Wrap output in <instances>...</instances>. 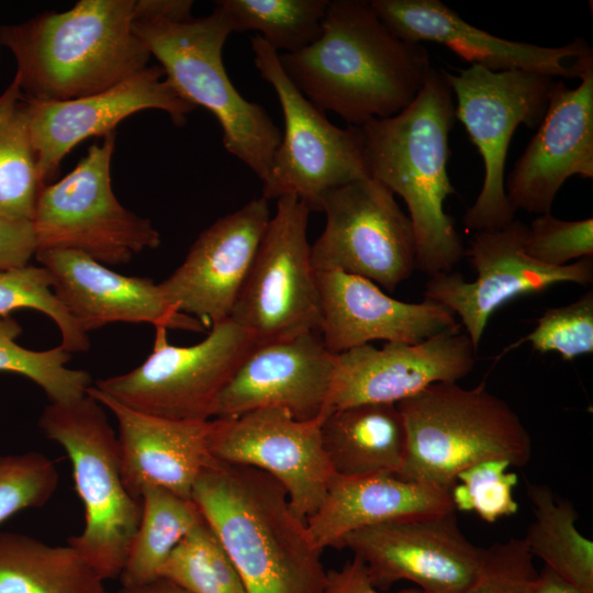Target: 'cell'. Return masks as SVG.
I'll list each match as a JSON object with an SVG mask.
<instances>
[{
  "label": "cell",
  "mask_w": 593,
  "mask_h": 593,
  "mask_svg": "<svg viewBox=\"0 0 593 593\" xmlns=\"http://www.w3.org/2000/svg\"><path fill=\"white\" fill-rule=\"evenodd\" d=\"M279 60L311 103L354 126L401 112L433 68L427 49L395 36L367 0H329L320 37Z\"/></svg>",
  "instance_id": "cell-1"
},
{
  "label": "cell",
  "mask_w": 593,
  "mask_h": 593,
  "mask_svg": "<svg viewBox=\"0 0 593 593\" xmlns=\"http://www.w3.org/2000/svg\"><path fill=\"white\" fill-rule=\"evenodd\" d=\"M246 593H325L327 571L284 488L259 469L214 459L191 493Z\"/></svg>",
  "instance_id": "cell-2"
},
{
  "label": "cell",
  "mask_w": 593,
  "mask_h": 593,
  "mask_svg": "<svg viewBox=\"0 0 593 593\" xmlns=\"http://www.w3.org/2000/svg\"><path fill=\"white\" fill-rule=\"evenodd\" d=\"M455 101L444 70L434 67L413 102L398 114L360 126L367 170L409 210L416 269L451 272L465 257L462 238L444 202L456 194L448 176Z\"/></svg>",
  "instance_id": "cell-3"
},
{
  "label": "cell",
  "mask_w": 593,
  "mask_h": 593,
  "mask_svg": "<svg viewBox=\"0 0 593 593\" xmlns=\"http://www.w3.org/2000/svg\"><path fill=\"white\" fill-rule=\"evenodd\" d=\"M136 0H81L0 27L24 97L58 102L94 94L145 68L150 53L133 31Z\"/></svg>",
  "instance_id": "cell-4"
},
{
  "label": "cell",
  "mask_w": 593,
  "mask_h": 593,
  "mask_svg": "<svg viewBox=\"0 0 593 593\" xmlns=\"http://www.w3.org/2000/svg\"><path fill=\"white\" fill-rule=\"evenodd\" d=\"M407 436L400 478L450 490L462 470L491 459L524 467L530 435L516 412L484 382L466 389L433 383L396 403Z\"/></svg>",
  "instance_id": "cell-5"
},
{
  "label": "cell",
  "mask_w": 593,
  "mask_h": 593,
  "mask_svg": "<svg viewBox=\"0 0 593 593\" xmlns=\"http://www.w3.org/2000/svg\"><path fill=\"white\" fill-rule=\"evenodd\" d=\"M133 31L176 91L214 114L225 149L262 181L282 133L261 105L239 94L225 71L222 51L233 31L222 9L184 21L134 16Z\"/></svg>",
  "instance_id": "cell-6"
},
{
  "label": "cell",
  "mask_w": 593,
  "mask_h": 593,
  "mask_svg": "<svg viewBox=\"0 0 593 593\" xmlns=\"http://www.w3.org/2000/svg\"><path fill=\"white\" fill-rule=\"evenodd\" d=\"M38 425L59 444L72 469L85 524L68 545L104 581L123 569L142 515V502L126 490L118 435L103 406L88 393L69 403H48Z\"/></svg>",
  "instance_id": "cell-7"
},
{
  "label": "cell",
  "mask_w": 593,
  "mask_h": 593,
  "mask_svg": "<svg viewBox=\"0 0 593 593\" xmlns=\"http://www.w3.org/2000/svg\"><path fill=\"white\" fill-rule=\"evenodd\" d=\"M250 44L254 64L273 88L284 120V132L261 181V197H294L310 211H321L329 191L369 177L361 128L329 122L286 75L278 52L257 34Z\"/></svg>",
  "instance_id": "cell-8"
},
{
  "label": "cell",
  "mask_w": 593,
  "mask_h": 593,
  "mask_svg": "<svg viewBox=\"0 0 593 593\" xmlns=\"http://www.w3.org/2000/svg\"><path fill=\"white\" fill-rule=\"evenodd\" d=\"M444 75L456 97L455 116L465 126L484 166L480 193L465 212L463 224L475 233L502 228L516 214L507 199L504 178L511 139L521 124L538 127L556 81L540 72L493 71L479 65Z\"/></svg>",
  "instance_id": "cell-9"
},
{
  "label": "cell",
  "mask_w": 593,
  "mask_h": 593,
  "mask_svg": "<svg viewBox=\"0 0 593 593\" xmlns=\"http://www.w3.org/2000/svg\"><path fill=\"white\" fill-rule=\"evenodd\" d=\"M114 141V132L104 135L67 176L43 187L32 219L36 251L76 250L115 266L159 246L160 235L150 221L124 208L112 190Z\"/></svg>",
  "instance_id": "cell-10"
},
{
  "label": "cell",
  "mask_w": 593,
  "mask_h": 593,
  "mask_svg": "<svg viewBox=\"0 0 593 593\" xmlns=\"http://www.w3.org/2000/svg\"><path fill=\"white\" fill-rule=\"evenodd\" d=\"M250 335L227 318L191 346L168 342L167 328L155 327L152 353L133 370L97 381L99 391L121 404L171 419H213L216 401L255 347Z\"/></svg>",
  "instance_id": "cell-11"
},
{
  "label": "cell",
  "mask_w": 593,
  "mask_h": 593,
  "mask_svg": "<svg viewBox=\"0 0 593 593\" xmlns=\"http://www.w3.org/2000/svg\"><path fill=\"white\" fill-rule=\"evenodd\" d=\"M309 208L294 197L277 200L230 318L255 345L318 333L321 295L307 239Z\"/></svg>",
  "instance_id": "cell-12"
},
{
  "label": "cell",
  "mask_w": 593,
  "mask_h": 593,
  "mask_svg": "<svg viewBox=\"0 0 593 593\" xmlns=\"http://www.w3.org/2000/svg\"><path fill=\"white\" fill-rule=\"evenodd\" d=\"M323 232L311 245L315 271H342L393 292L416 269L411 220L394 194L366 177L329 191Z\"/></svg>",
  "instance_id": "cell-13"
},
{
  "label": "cell",
  "mask_w": 593,
  "mask_h": 593,
  "mask_svg": "<svg viewBox=\"0 0 593 593\" xmlns=\"http://www.w3.org/2000/svg\"><path fill=\"white\" fill-rule=\"evenodd\" d=\"M527 225L514 219L508 225L477 232L465 251L477 278L467 281L458 272L430 276L424 295L460 317L477 350L493 313L505 303L540 293L563 282L591 284L593 257L563 267L542 265L524 251Z\"/></svg>",
  "instance_id": "cell-14"
},
{
  "label": "cell",
  "mask_w": 593,
  "mask_h": 593,
  "mask_svg": "<svg viewBox=\"0 0 593 593\" xmlns=\"http://www.w3.org/2000/svg\"><path fill=\"white\" fill-rule=\"evenodd\" d=\"M343 548L363 562L376 589L406 580L424 593H463L483 551L462 534L455 512L365 527L346 536Z\"/></svg>",
  "instance_id": "cell-15"
},
{
  "label": "cell",
  "mask_w": 593,
  "mask_h": 593,
  "mask_svg": "<svg viewBox=\"0 0 593 593\" xmlns=\"http://www.w3.org/2000/svg\"><path fill=\"white\" fill-rule=\"evenodd\" d=\"M213 419L214 458L273 477L302 519L316 512L336 477L321 438L323 418L298 421L283 409L264 407Z\"/></svg>",
  "instance_id": "cell-16"
},
{
  "label": "cell",
  "mask_w": 593,
  "mask_h": 593,
  "mask_svg": "<svg viewBox=\"0 0 593 593\" xmlns=\"http://www.w3.org/2000/svg\"><path fill=\"white\" fill-rule=\"evenodd\" d=\"M461 324L417 344H370L335 355L326 414L361 404H396L437 382H458L475 363Z\"/></svg>",
  "instance_id": "cell-17"
},
{
  "label": "cell",
  "mask_w": 593,
  "mask_h": 593,
  "mask_svg": "<svg viewBox=\"0 0 593 593\" xmlns=\"http://www.w3.org/2000/svg\"><path fill=\"white\" fill-rule=\"evenodd\" d=\"M579 78L574 89L555 82L538 130L505 181L516 212L550 213L568 178H593V54L583 58Z\"/></svg>",
  "instance_id": "cell-18"
},
{
  "label": "cell",
  "mask_w": 593,
  "mask_h": 593,
  "mask_svg": "<svg viewBox=\"0 0 593 593\" xmlns=\"http://www.w3.org/2000/svg\"><path fill=\"white\" fill-rule=\"evenodd\" d=\"M270 217L268 200L260 197L217 219L158 283L166 300L206 329L230 318Z\"/></svg>",
  "instance_id": "cell-19"
},
{
  "label": "cell",
  "mask_w": 593,
  "mask_h": 593,
  "mask_svg": "<svg viewBox=\"0 0 593 593\" xmlns=\"http://www.w3.org/2000/svg\"><path fill=\"white\" fill-rule=\"evenodd\" d=\"M160 66L145 67L101 92L58 102L29 100V127L44 184L72 147L90 136H104L133 113L156 109L181 126L195 107L163 76Z\"/></svg>",
  "instance_id": "cell-20"
},
{
  "label": "cell",
  "mask_w": 593,
  "mask_h": 593,
  "mask_svg": "<svg viewBox=\"0 0 593 593\" xmlns=\"http://www.w3.org/2000/svg\"><path fill=\"white\" fill-rule=\"evenodd\" d=\"M335 371V355L318 333L256 345L221 392L213 418L279 407L298 421L326 414Z\"/></svg>",
  "instance_id": "cell-21"
},
{
  "label": "cell",
  "mask_w": 593,
  "mask_h": 593,
  "mask_svg": "<svg viewBox=\"0 0 593 593\" xmlns=\"http://www.w3.org/2000/svg\"><path fill=\"white\" fill-rule=\"evenodd\" d=\"M370 4L399 38L444 45L471 65L493 71L526 70L574 79L583 58L593 54L582 38L547 47L497 37L471 25L440 0H371Z\"/></svg>",
  "instance_id": "cell-22"
},
{
  "label": "cell",
  "mask_w": 593,
  "mask_h": 593,
  "mask_svg": "<svg viewBox=\"0 0 593 593\" xmlns=\"http://www.w3.org/2000/svg\"><path fill=\"white\" fill-rule=\"evenodd\" d=\"M53 278V291L85 333L112 323H147L201 333L197 318L176 310L150 278L118 273L89 256L68 249L35 254Z\"/></svg>",
  "instance_id": "cell-23"
},
{
  "label": "cell",
  "mask_w": 593,
  "mask_h": 593,
  "mask_svg": "<svg viewBox=\"0 0 593 593\" xmlns=\"http://www.w3.org/2000/svg\"><path fill=\"white\" fill-rule=\"evenodd\" d=\"M321 295L320 335L334 355L373 340L417 344L460 325L446 306L424 299L396 300L374 282L342 271H316Z\"/></svg>",
  "instance_id": "cell-24"
},
{
  "label": "cell",
  "mask_w": 593,
  "mask_h": 593,
  "mask_svg": "<svg viewBox=\"0 0 593 593\" xmlns=\"http://www.w3.org/2000/svg\"><path fill=\"white\" fill-rule=\"evenodd\" d=\"M87 393L118 422L121 471L128 493L139 499L146 486H159L191 499L198 478L215 459L211 452L214 419L165 418L132 410L93 385Z\"/></svg>",
  "instance_id": "cell-25"
},
{
  "label": "cell",
  "mask_w": 593,
  "mask_h": 593,
  "mask_svg": "<svg viewBox=\"0 0 593 593\" xmlns=\"http://www.w3.org/2000/svg\"><path fill=\"white\" fill-rule=\"evenodd\" d=\"M450 512L455 508L448 490L379 472L336 475L324 501L305 522L324 550L343 548L346 536L365 527Z\"/></svg>",
  "instance_id": "cell-26"
},
{
  "label": "cell",
  "mask_w": 593,
  "mask_h": 593,
  "mask_svg": "<svg viewBox=\"0 0 593 593\" xmlns=\"http://www.w3.org/2000/svg\"><path fill=\"white\" fill-rule=\"evenodd\" d=\"M320 430L337 477L399 475L403 469L407 436L396 404L361 403L332 411L323 417Z\"/></svg>",
  "instance_id": "cell-27"
},
{
  "label": "cell",
  "mask_w": 593,
  "mask_h": 593,
  "mask_svg": "<svg viewBox=\"0 0 593 593\" xmlns=\"http://www.w3.org/2000/svg\"><path fill=\"white\" fill-rule=\"evenodd\" d=\"M0 593H108L103 580L67 546L0 532Z\"/></svg>",
  "instance_id": "cell-28"
},
{
  "label": "cell",
  "mask_w": 593,
  "mask_h": 593,
  "mask_svg": "<svg viewBox=\"0 0 593 593\" xmlns=\"http://www.w3.org/2000/svg\"><path fill=\"white\" fill-rule=\"evenodd\" d=\"M142 515L120 573L122 588H137L161 578L179 542L204 518L191 499L159 486L141 494Z\"/></svg>",
  "instance_id": "cell-29"
},
{
  "label": "cell",
  "mask_w": 593,
  "mask_h": 593,
  "mask_svg": "<svg viewBox=\"0 0 593 593\" xmlns=\"http://www.w3.org/2000/svg\"><path fill=\"white\" fill-rule=\"evenodd\" d=\"M526 494L535 519L523 540L532 556L583 593H593V541L577 529L573 504L546 484L526 481Z\"/></svg>",
  "instance_id": "cell-30"
},
{
  "label": "cell",
  "mask_w": 593,
  "mask_h": 593,
  "mask_svg": "<svg viewBox=\"0 0 593 593\" xmlns=\"http://www.w3.org/2000/svg\"><path fill=\"white\" fill-rule=\"evenodd\" d=\"M45 184L29 127V100L15 79L0 94V215L32 221Z\"/></svg>",
  "instance_id": "cell-31"
},
{
  "label": "cell",
  "mask_w": 593,
  "mask_h": 593,
  "mask_svg": "<svg viewBox=\"0 0 593 593\" xmlns=\"http://www.w3.org/2000/svg\"><path fill=\"white\" fill-rule=\"evenodd\" d=\"M329 0H220L233 32L256 31L276 52L296 53L315 42Z\"/></svg>",
  "instance_id": "cell-32"
},
{
  "label": "cell",
  "mask_w": 593,
  "mask_h": 593,
  "mask_svg": "<svg viewBox=\"0 0 593 593\" xmlns=\"http://www.w3.org/2000/svg\"><path fill=\"white\" fill-rule=\"evenodd\" d=\"M22 327L11 315L0 316V371L26 377L43 389L51 403H69L83 398L91 387L87 371L66 365L70 354L60 346L32 350L16 343Z\"/></svg>",
  "instance_id": "cell-33"
},
{
  "label": "cell",
  "mask_w": 593,
  "mask_h": 593,
  "mask_svg": "<svg viewBox=\"0 0 593 593\" xmlns=\"http://www.w3.org/2000/svg\"><path fill=\"white\" fill-rule=\"evenodd\" d=\"M161 578L189 593H246L233 561L205 521L174 549Z\"/></svg>",
  "instance_id": "cell-34"
},
{
  "label": "cell",
  "mask_w": 593,
  "mask_h": 593,
  "mask_svg": "<svg viewBox=\"0 0 593 593\" xmlns=\"http://www.w3.org/2000/svg\"><path fill=\"white\" fill-rule=\"evenodd\" d=\"M19 309H32L49 316L61 335L60 347L67 353L85 351L90 342L53 291V278L43 266L0 270V316Z\"/></svg>",
  "instance_id": "cell-35"
},
{
  "label": "cell",
  "mask_w": 593,
  "mask_h": 593,
  "mask_svg": "<svg viewBox=\"0 0 593 593\" xmlns=\"http://www.w3.org/2000/svg\"><path fill=\"white\" fill-rule=\"evenodd\" d=\"M508 467L506 460L491 459L459 472L449 490L454 508L473 512L488 523L514 515L518 504L513 489L518 478Z\"/></svg>",
  "instance_id": "cell-36"
},
{
  "label": "cell",
  "mask_w": 593,
  "mask_h": 593,
  "mask_svg": "<svg viewBox=\"0 0 593 593\" xmlns=\"http://www.w3.org/2000/svg\"><path fill=\"white\" fill-rule=\"evenodd\" d=\"M58 483L57 468L44 454L0 455V524L21 511L46 504Z\"/></svg>",
  "instance_id": "cell-37"
},
{
  "label": "cell",
  "mask_w": 593,
  "mask_h": 593,
  "mask_svg": "<svg viewBox=\"0 0 593 593\" xmlns=\"http://www.w3.org/2000/svg\"><path fill=\"white\" fill-rule=\"evenodd\" d=\"M533 349L558 353L563 360L593 353V291L574 302L547 309L527 335Z\"/></svg>",
  "instance_id": "cell-38"
},
{
  "label": "cell",
  "mask_w": 593,
  "mask_h": 593,
  "mask_svg": "<svg viewBox=\"0 0 593 593\" xmlns=\"http://www.w3.org/2000/svg\"><path fill=\"white\" fill-rule=\"evenodd\" d=\"M524 251L550 267L593 257V219L564 221L551 213L539 214L527 226Z\"/></svg>",
  "instance_id": "cell-39"
},
{
  "label": "cell",
  "mask_w": 593,
  "mask_h": 593,
  "mask_svg": "<svg viewBox=\"0 0 593 593\" xmlns=\"http://www.w3.org/2000/svg\"><path fill=\"white\" fill-rule=\"evenodd\" d=\"M536 575L525 541L513 538L483 549L477 579L463 593H528Z\"/></svg>",
  "instance_id": "cell-40"
},
{
  "label": "cell",
  "mask_w": 593,
  "mask_h": 593,
  "mask_svg": "<svg viewBox=\"0 0 593 593\" xmlns=\"http://www.w3.org/2000/svg\"><path fill=\"white\" fill-rule=\"evenodd\" d=\"M37 243L32 221L0 215V270L29 265Z\"/></svg>",
  "instance_id": "cell-41"
},
{
  "label": "cell",
  "mask_w": 593,
  "mask_h": 593,
  "mask_svg": "<svg viewBox=\"0 0 593 593\" xmlns=\"http://www.w3.org/2000/svg\"><path fill=\"white\" fill-rule=\"evenodd\" d=\"M325 593H382L376 589L366 570V566L355 557L340 569L327 571ZM399 593H424L418 588L401 590Z\"/></svg>",
  "instance_id": "cell-42"
},
{
  "label": "cell",
  "mask_w": 593,
  "mask_h": 593,
  "mask_svg": "<svg viewBox=\"0 0 593 593\" xmlns=\"http://www.w3.org/2000/svg\"><path fill=\"white\" fill-rule=\"evenodd\" d=\"M528 593H583L556 571L545 566L533 581Z\"/></svg>",
  "instance_id": "cell-43"
},
{
  "label": "cell",
  "mask_w": 593,
  "mask_h": 593,
  "mask_svg": "<svg viewBox=\"0 0 593 593\" xmlns=\"http://www.w3.org/2000/svg\"><path fill=\"white\" fill-rule=\"evenodd\" d=\"M119 593H189L176 583L160 578L148 584L137 588H122Z\"/></svg>",
  "instance_id": "cell-44"
}]
</instances>
